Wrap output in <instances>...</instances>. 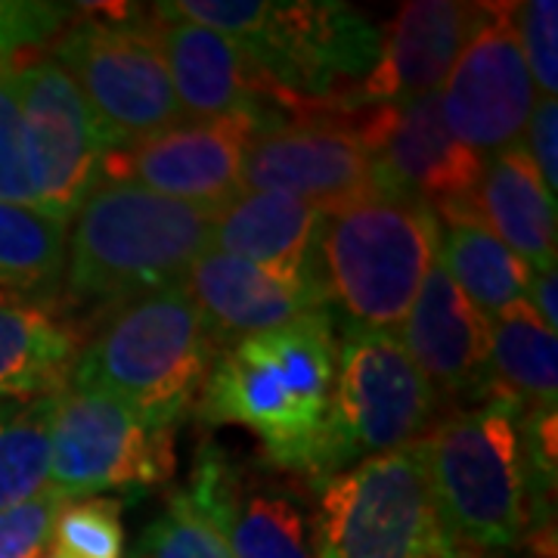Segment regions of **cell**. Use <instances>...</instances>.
<instances>
[{"label":"cell","mask_w":558,"mask_h":558,"mask_svg":"<svg viewBox=\"0 0 558 558\" xmlns=\"http://www.w3.org/2000/svg\"><path fill=\"white\" fill-rule=\"evenodd\" d=\"M208 208L131 183H102L81 202L65 242V301L116 307L180 286L211 248Z\"/></svg>","instance_id":"3"},{"label":"cell","mask_w":558,"mask_h":558,"mask_svg":"<svg viewBox=\"0 0 558 558\" xmlns=\"http://www.w3.org/2000/svg\"><path fill=\"white\" fill-rule=\"evenodd\" d=\"M186 502L208 521L233 558H317L299 497L267 475L248 472L218 444H205Z\"/></svg>","instance_id":"16"},{"label":"cell","mask_w":558,"mask_h":558,"mask_svg":"<svg viewBox=\"0 0 558 558\" xmlns=\"http://www.w3.org/2000/svg\"><path fill=\"white\" fill-rule=\"evenodd\" d=\"M556 137H558V106L549 97H539L531 109V119H527V156L537 168L539 180L546 183V190L556 196L558 190V153H556Z\"/></svg>","instance_id":"34"},{"label":"cell","mask_w":558,"mask_h":558,"mask_svg":"<svg viewBox=\"0 0 558 558\" xmlns=\"http://www.w3.org/2000/svg\"><path fill=\"white\" fill-rule=\"evenodd\" d=\"M174 428H159L119 400L65 388L50 435V487L69 499L106 490L149 494L174 475Z\"/></svg>","instance_id":"10"},{"label":"cell","mask_w":558,"mask_h":558,"mask_svg":"<svg viewBox=\"0 0 558 558\" xmlns=\"http://www.w3.org/2000/svg\"><path fill=\"white\" fill-rule=\"evenodd\" d=\"M53 60L75 81L109 153L186 121L149 25L84 22L57 44Z\"/></svg>","instance_id":"9"},{"label":"cell","mask_w":558,"mask_h":558,"mask_svg":"<svg viewBox=\"0 0 558 558\" xmlns=\"http://www.w3.org/2000/svg\"><path fill=\"white\" fill-rule=\"evenodd\" d=\"M336 357L332 314L311 311L233 344L211 366L196 413L208 425H245L267 465L304 475L332 400Z\"/></svg>","instance_id":"1"},{"label":"cell","mask_w":558,"mask_h":558,"mask_svg":"<svg viewBox=\"0 0 558 558\" xmlns=\"http://www.w3.org/2000/svg\"><path fill=\"white\" fill-rule=\"evenodd\" d=\"M156 40L186 121L255 119L277 124L279 90L240 40L186 20L156 16Z\"/></svg>","instance_id":"17"},{"label":"cell","mask_w":558,"mask_h":558,"mask_svg":"<svg viewBox=\"0 0 558 558\" xmlns=\"http://www.w3.org/2000/svg\"><path fill=\"white\" fill-rule=\"evenodd\" d=\"M156 16L186 20L240 40L279 90L282 109H326L348 116V94L376 65L381 32L344 3L270 0H174Z\"/></svg>","instance_id":"2"},{"label":"cell","mask_w":558,"mask_h":558,"mask_svg":"<svg viewBox=\"0 0 558 558\" xmlns=\"http://www.w3.org/2000/svg\"><path fill=\"white\" fill-rule=\"evenodd\" d=\"M440 558H509L497 549H475V546H450Z\"/></svg>","instance_id":"36"},{"label":"cell","mask_w":558,"mask_h":558,"mask_svg":"<svg viewBox=\"0 0 558 558\" xmlns=\"http://www.w3.org/2000/svg\"><path fill=\"white\" fill-rule=\"evenodd\" d=\"M183 289L196 304L215 348L240 344L311 311H326L317 279L279 277L220 248H208L193 260L183 277Z\"/></svg>","instance_id":"20"},{"label":"cell","mask_w":558,"mask_h":558,"mask_svg":"<svg viewBox=\"0 0 558 558\" xmlns=\"http://www.w3.org/2000/svg\"><path fill=\"white\" fill-rule=\"evenodd\" d=\"M351 116H357L354 134L373 161L381 193L428 205L440 223L472 215L469 199L484 159L447 131L438 94L363 106Z\"/></svg>","instance_id":"11"},{"label":"cell","mask_w":558,"mask_h":558,"mask_svg":"<svg viewBox=\"0 0 558 558\" xmlns=\"http://www.w3.org/2000/svg\"><path fill=\"white\" fill-rule=\"evenodd\" d=\"M317 558H440L450 549L416 444L317 481Z\"/></svg>","instance_id":"8"},{"label":"cell","mask_w":558,"mask_h":558,"mask_svg":"<svg viewBox=\"0 0 558 558\" xmlns=\"http://www.w3.org/2000/svg\"><path fill=\"white\" fill-rule=\"evenodd\" d=\"M490 3H462V0H413L403 3L398 16L381 32V50L369 75L351 94L348 116L363 106L407 102L438 94L450 65L462 47L472 40Z\"/></svg>","instance_id":"18"},{"label":"cell","mask_w":558,"mask_h":558,"mask_svg":"<svg viewBox=\"0 0 558 558\" xmlns=\"http://www.w3.org/2000/svg\"><path fill=\"white\" fill-rule=\"evenodd\" d=\"M438 403L395 332L344 326L332 400L304 475L317 484L363 459L416 444L432 428Z\"/></svg>","instance_id":"7"},{"label":"cell","mask_w":558,"mask_h":558,"mask_svg":"<svg viewBox=\"0 0 558 558\" xmlns=\"http://www.w3.org/2000/svg\"><path fill=\"white\" fill-rule=\"evenodd\" d=\"M450 546L515 549L531 527L524 410L487 398L453 410L416 440Z\"/></svg>","instance_id":"4"},{"label":"cell","mask_w":558,"mask_h":558,"mask_svg":"<svg viewBox=\"0 0 558 558\" xmlns=\"http://www.w3.org/2000/svg\"><path fill=\"white\" fill-rule=\"evenodd\" d=\"M242 190L295 196L319 211L381 193L354 128L326 112L258 128L242 156Z\"/></svg>","instance_id":"14"},{"label":"cell","mask_w":558,"mask_h":558,"mask_svg":"<svg viewBox=\"0 0 558 558\" xmlns=\"http://www.w3.org/2000/svg\"><path fill=\"white\" fill-rule=\"evenodd\" d=\"M131 558H233L220 534L186 502L183 494L168 499L159 519L149 521Z\"/></svg>","instance_id":"29"},{"label":"cell","mask_w":558,"mask_h":558,"mask_svg":"<svg viewBox=\"0 0 558 558\" xmlns=\"http://www.w3.org/2000/svg\"><path fill=\"white\" fill-rule=\"evenodd\" d=\"M0 202L40 208L38 186L22 137L16 65L0 62Z\"/></svg>","instance_id":"30"},{"label":"cell","mask_w":558,"mask_h":558,"mask_svg":"<svg viewBox=\"0 0 558 558\" xmlns=\"http://www.w3.org/2000/svg\"><path fill=\"white\" fill-rule=\"evenodd\" d=\"M438 255L459 292L487 319L524 299L534 277L527 260L519 258L509 245H502L472 215L447 220V230H440Z\"/></svg>","instance_id":"25"},{"label":"cell","mask_w":558,"mask_h":558,"mask_svg":"<svg viewBox=\"0 0 558 558\" xmlns=\"http://www.w3.org/2000/svg\"><path fill=\"white\" fill-rule=\"evenodd\" d=\"M65 499L47 487L38 497L25 499L0 512V558H40L50 549L53 521Z\"/></svg>","instance_id":"32"},{"label":"cell","mask_w":558,"mask_h":558,"mask_svg":"<svg viewBox=\"0 0 558 558\" xmlns=\"http://www.w3.org/2000/svg\"><path fill=\"white\" fill-rule=\"evenodd\" d=\"M258 128L255 119L180 121L156 137L112 149L102 159V178L218 211L242 193V156Z\"/></svg>","instance_id":"15"},{"label":"cell","mask_w":558,"mask_h":558,"mask_svg":"<svg viewBox=\"0 0 558 558\" xmlns=\"http://www.w3.org/2000/svg\"><path fill=\"white\" fill-rule=\"evenodd\" d=\"M438 215L416 199L373 193L319 215L314 277L348 326L391 332L438 258Z\"/></svg>","instance_id":"6"},{"label":"cell","mask_w":558,"mask_h":558,"mask_svg":"<svg viewBox=\"0 0 558 558\" xmlns=\"http://www.w3.org/2000/svg\"><path fill=\"white\" fill-rule=\"evenodd\" d=\"M40 558H69V556H62L60 549H47V553H44Z\"/></svg>","instance_id":"37"},{"label":"cell","mask_w":558,"mask_h":558,"mask_svg":"<svg viewBox=\"0 0 558 558\" xmlns=\"http://www.w3.org/2000/svg\"><path fill=\"white\" fill-rule=\"evenodd\" d=\"M490 391L527 410H553L558 400V339L527 299L487 319Z\"/></svg>","instance_id":"24"},{"label":"cell","mask_w":558,"mask_h":558,"mask_svg":"<svg viewBox=\"0 0 558 558\" xmlns=\"http://www.w3.org/2000/svg\"><path fill=\"white\" fill-rule=\"evenodd\" d=\"M78 354L75 329L44 301L0 292V400L57 398L69 388Z\"/></svg>","instance_id":"23"},{"label":"cell","mask_w":558,"mask_h":558,"mask_svg":"<svg viewBox=\"0 0 558 558\" xmlns=\"http://www.w3.org/2000/svg\"><path fill=\"white\" fill-rule=\"evenodd\" d=\"M53 549L69 558H124L121 499L87 497L62 502L53 521Z\"/></svg>","instance_id":"28"},{"label":"cell","mask_w":558,"mask_h":558,"mask_svg":"<svg viewBox=\"0 0 558 558\" xmlns=\"http://www.w3.org/2000/svg\"><path fill=\"white\" fill-rule=\"evenodd\" d=\"M440 252V248H438ZM398 339L432 391L450 400H484L490 391V326L453 277L432 264Z\"/></svg>","instance_id":"19"},{"label":"cell","mask_w":558,"mask_h":558,"mask_svg":"<svg viewBox=\"0 0 558 558\" xmlns=\"http://www.w3.org/2000/svg\"><path fill=\"white\" fill-rule=\"evenodd\" d=\"M53 413L57 398L0 400V512L47 490Z\"/></svg>","instance_id":"27"},{"label":"cell","mask_w":558,"mask_h":558,"mask_svg":"<svg viewBox=\"0 0 558 558\" xmlns=\"http://www.w3.org/2000/svg\"><path fill=\"white\" fill-rule=\"evenodd\" d=\"M440 87V116L462 146L484 159L519 143L537 90L512 25V3H490V16L462 47Z\"/></svg>","instance_id":"13"},{"label":"cell","mask_w":558,"mask_h":558,"mask_svg":"<svg viewBox=\"0 0 558 558\" xmlns=\"http://www.w3.org/2000/svg\"><path fill=\"white\" fill-rule=\"evenodd\" d=\"M65 223L32 205L0 202V292L50 295L65 270Z\"/></svg>","instance_id":"26"},{"label":"cell","mask_w":558,"mask_h":558,"mask_svg":"<svg viewBox=\"0 0 558 558\" xmlns=\"http://www.w3.org/2000/svg\"><path fill=\"white\" fill-rule=\"evenodd\" d=\"M78 7L47 0H0V62L53 38Z\"/></svg>","instance_id":"33"},{"label":"cell","mask_w":558,"mask_h":558,"mask_svg":"<svg viewBox=\"0 0 558 558\" xmlns=\"http://www.w3.org/2000/svg\"><path fill=\"white\" fill-rule=\"evenodd\" d=\"M16 97L40 211L69 223L102 180L109 149L100 128L57 60L16 69Z\"/></svg>","instance_id":"12"},{"label":"cell","mask_w":558,"mask_h":558,"mask_svg":"<svg viewBox=\"0 0 558 558\" xmlns=\"http://www.w3.org/2000/svg\"><path fill=\"white\" fill-rule=\"evenodd\" d=\"M558 3L556 0H527L512 3V25L519 35L521 53L539 97L556 100L558 94Z\"/></svg>","instance_id":"31"},{"label":"cell","mask_w":558,"mask_h":558,"mask_svg":"<svg viewBox=\"0 0 558 558\" xmlns=\"http://www.w3.org/2000/svg\"><path fill=\"white\" fill-rule=\"evenodd\" d=\"M215 357L218 348L180 282L109 307L72 379L159 428H178L196 410Z\"/></svg>","instance_id":"5"},{"label":"cell","mask_w":558,"mask_h":558,"mask_svg":"<svg viewBox=\"0 0 558 558\" xmlns=\"http://www.w3.org/2000/svg\"><path fill=\"white\" fill-rule=\"evenodd\" d=\"M319 208L282 193L242 190L211 215V248L289 279L314 277Z\"/></svg>","instance_id":"22"},{"label":"cell","mask_w":558,"mask_h":558,"mask_svg":"<svg viewBox=\"0 0 558 558\" xmlns=\"http://www.w3.org/2000/svg\"><path fill=\"white\" fill-rule=\"evenodd\" d=\"M556 267H549V270H534V277H531V286H527V292H531V307H534V314H537L553 332H556L558 326V307H556Z\"/></svg>","instance_id":"35"},{"label":"cell","mask_w":558,"mask_h":558,"mask_svg":"<svg viewBox=\"0 0 558 558\" xmlns=\"http://www.w3.org/2000/svg\"><path fill=\"white\" fill-rule=\"evenodd\" d=\"M469 211L531 270L556 267V196L539 180L527 149L515 143L484 159Z\"/></svg>","instance_id":"21"}]
</instances>
